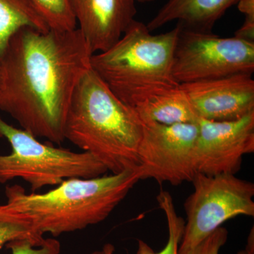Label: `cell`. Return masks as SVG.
<instances>
[{
	"instance_id": "1",
	"label": "cell",
	"mask_w": 254,
	"mask_h": 254,
	"mask_svg": "<svg viewBox=\"0 0 254 254\" xmlns=\"http://www.w3.org/2000/svg\"><path fill=\"white\" fill-rule=\"evenodd\" d=\"M93 55L78 28L18 30L0 59V110L36 138L61 144L71 98Z\"/></svg>"
},
{
	"instance_id": "2",
	"label": "cell",
	"mask_w": 254,
	"mask_h": 254,
	"mask_svg": "<svg viewBox=\"0 0 254 254\" xmlns=\"http://www.w3.org/2000/svg\"><path fill=\"white\" fill-rule=\"evenodd\" d=\"M143 123L91 67L78 82L65 120L64 136L90 153L112 174L136 170Z\"/></svg>"
},
{
	"instance_id": "3",
	"label": "cell",
	"mask_w": 254,
	"mask_h": 254,
	"mask_svg": "<svg viewBox=\"0 0 254 254\" xmlns=\"http://www.w3.org/2000/svg\"><path fill=\"white\" fill-rule=\"evenodd\" d=\"M139 169L120 174L64 180L45 193H27L19 185L5 190L6 203L33 220L37 231L53 237L104 221L135 185Z\"/></svg>"
},
{
	"instance_id": "4",
	"label": "cell",
	"mask_w": 254,
	"mask_h": 254,
	"mask_svg": "<svg viewBox=\"0 0 254 254\" xmlns=\"http://www.w3.org/2000/svg\"><path fill=\"white\" fill-rule=\"evenodd\" d=\"M181 25L153 34L134 20L109 49L95 53L91 67L123 101L142 88L177 85L172 73L174 52Z\"/></svg>"
},
{
	"instance_id": "5",
	"label": "cell",
	"mask_w": 254,
	"mask_h": 254,
	"mask_svg": "<svg viewBox=\"0 0 254 254\" xmlns=\"http://www.w3.org/2000/svg\"><path fill=\"white\" fill-rule=\"evenodd\" d=\"M11 147L9 155H0V183L20 178L32 192L58 186L70 178H93L104 175L106 167L86 152L71 151L41 143L29 131L11 126L0 117V138Z\"/></svg>"
},
{
	"instance_id": "6",
	"label": "cell",
	"mask_w": 254,
	"mask_h": 254,
	"mask_svg": "<svg viewBox=\"0 0 254 254\" xmlns=\"http://www.w3.org/2000/svg\"><path fill=\"white\" fill-rule=\"evenodd\" d=\"M193 190L185 203L187 220L179 248L185 254L222 227L240 215L254 216V184L232 174L197 173Z\"/></svg>"
},
{
	"instance_id": "7",
	"label": "cell",
	"mask_w": 254,
	"mask_h": 254,
	"mask_svg": "<svg viewBox=\"0 0 254 254\" xmlns=\"http://www.w3.org/2000/svg\"><path fill=\"white\" fill-rule=\"evenodd\" d=\"M254 71V43L193 31L181 25L172 68L179 84Z\"/></svg>"
},
{
	"instance_id": "8",
	"label": "cell",
	"mask_w": 254,
	"mask_h": 254,
	"mask_svg": "<svg viewBox=\"0 0 254 254\" xmlns=\"http://www.w3.org/2000/svg\"><path fill=\"white\" fill-rule=\"evenodd\" d=\"M143 125L138 150L141 180L153 179L174 186L191 182L197 173V123Z\"/></svg>"
},
{
	"instance_id": "9",
	"label": "cell",
	"mask_w": 254,
	"mask_h": 254,
	"mask_svg": "<svg viewBox=\"0 0 254 254\" xmlns=\"http://www.w3.org/2000/svg\"><path fill=\"white\" fill-rule=\"evenodd\" d=\"M195 146L197 173L235 174L243 157L254 153V112L235 121L198 119Z\"/></svg>"
},
{
	"instance_id": "10",
	"label": "cell",
	"mask_w": 254,
	"mask_h": 254,
	"mask_svg": "<svg viewBox=\"0 0 254 254\" xmlns=\"http://www.w3.org/2000/svg\"><path fill=\"white\" fill-rule=\"evenodd\" d=\"M198 119L235 121L254 112V80L250 73L182 83Z\"/></svg>"
},
{
	"instance_id": "11",
	"label": "cell",
	"mask_w": 254,
	"mask_h": 254,
	"mask_svg": "<svg viewBox=\"0 0 254 254\" xmlns=\"http://www.w3.org/2000/svg\"><path fill=\"white\" fill-rule=\"evenodd\" d=\"M78 29L93 54L109 49L135 20V0H71Z\"/></svg>"
},
{
	"instance_id": "12",
	"label": "cell",
	"mask_w": 254,
	"mask_h": 254,
	"mask_svg": "<svg viewBox=\"0 0 254 254\" xmlns=\"http://www.w3.org/2000/svg\"><path fill=\"white\" fill-rule=\"evenodd\" d=\"M123 102L135 110L143 123L172 125L196 123L198 120L180 84L142 88Z\"/></svg>"
},
{
	"instance_id": "13",
	"label": "cell",
	"mask_w": 254,
	"mask_h": 254,
	"mask_svg": "<svg viewBox=\"0 0 254 254\" xmlns=\"http://www.w3.org/2000/svg\"><path fill=\"white\" fill-rule=\"evenodd\" d=\"M239 0H168L147 23L150 31L177 21L193 31L212 32L214 25Z\"/></svg>"
},
{
	"instance_id": "14",
	"label": "cell",
	"mask_w": 254,
	"mask_h": 254,
	"mask_svg": "<svg viewBox=\"0 0 254 254\" xmlns=\"http://www.w3.org/2000/svg\"><path fill=\"white\" fill-rule=\"evenodd\" d=\"M24 27L50 29L28 0H0V59L10 38Z\"/></svg>"
},
{
	"instance_id": "15",
	"label": "cell",
	"mask_w": 254,
	"mask_h": 254,
	"mask_svg": "<svg viewBox=\"0 0 254 254\" xmlns=\"http://www.w3.org/2000/svg\"><path fill=\"white\" fill-rule=\"evenodd\" d=\"M157 200L168 222V242L163 250L155 253L145 242L138 240L136 254H179V248L185 230V221L182 217L177 215L173 197L168 191L160 190L157 195ZM103 251L105 254L115 253V248L110 244L105 245Z\"/></svg>"
},
{
	"instance_id": "16",
	"label": "cell",
	"mask_w": 254,
	"mask_h": 254,
	"mask_svg": "<svg viewBox=\"0 0 254 254\" xmlns=\"http://www.w3.org/2000/svg\"><path fill=\"white\" fill-rule=\"evenodd\" d=\"M21 239L32 240L38 247L48 245L51 240L37 231L27 215L7 203L0 205V250L11 241Z\"/></svg>"
},
{
	"instance_id": "17",
	"label": "cell",
	"mask_w": 254,
	"mask_h": 254,
	"mask_svg": "<svg viewBox=\"0 0 254 254\" xmlns=\"http://www.w3.org/2000/svg\"><path fill=\"white\" fill-rule=\"evenodd\" d=\"M48 28L55 31H71L77 28L71 0H28Z\"/></svg>"
},
{
	"instance_id": "18",
	"label": "cell",
	"mask_w": 254,
	"mask_h": 254,
	"mask_svg": "<svg viewBox=\"0 0 254 254\" xmlns=\"http://www.w3.org/2000/svg\"><path fill=\"white\" fill-rule=\"evenodd\" d=\"M11 254H60V244L58 240L51 239L48 245L39 247L32 240L21 239L11 241L6 245Z\"/></svg>"
},
{
	"instance_id": "19",
	"label": "cell",
	"mask_w": 254,
	"mask_h": 254,
	"mask_svg": "<svg viewBox=\"0 0 254 254\" xmlns=\"http://www.w3.org/2000/svg\"><path fill=\"white\" fill-rule=\"evenodd\" d=\"M228 234L226 228L219 227L185 254H220L228 240Z\"/></svg>"
},
{
	"instance_id": "20",
	"label": "cell",
	"mask_w": 254,
	"mask_h": 254,
	"mask_svg": "<svg viewBox=\"0 0 254 254\" xmlns=\"http://www.w3.org/2000/svg\"><path fill=\"white\" fill-rule=\"evenodd\" d=\"M235 37L254 43V18H245L243 25L235 32Z\"/></svg>"
},
{
	"instance_id": "21",
	"label": "cell",
	"mask_w": 254,
	"mask_h": 254,
	"mask_svg": "<svg viewBox=\"0 0 254 254\" xmlns=\"http://www.w3.org/2000/svg\"><path fill=\"white\" fill-rule=\"evenodd\" d=\"M237 8L245 18H254V0H239Z\"/></svg>"
},
{
	"instance_id": "22",
	"label": "cell",
	"mask_w": 254,
	"mask_h": 254,
	"mask_svg": "<svg viewBox=\"0 0 254 254\" xmlns=\"http://www.w3.org/2000/svg\"><path fill=\"white\" fill-rule=\"evenodd\" d=\"M237 254H254V227L252 230L247 237V245L245 249L239 251Z\"/></svg>"
},
{
	"instance_id": "23",
	"label": "cell",
	"mask_w": 254,
	"mask_h": 254,
	"mask_svg": "<svg viewBox=\"0 0 254 254\" xmlns=\"http://www.w3.org/2000/svg\"><path fill=\"white\" fill-rule=\"evenodd\" d=\"M136 1L139 2H150V1H156V0H135Z\"/></svg>"
},
{
	"instance_id": "24",
	"label": "cell",
	"mask_w": 254,
	"mask_h": 254,
	"mask_svg": "<svg viewBox=\"0 0 254 254\" xmlns=\"http://www.w3.org/2000/svg\"><path fill=\"white\" fill-rule=\"evenodd\" d=\"M91 254H105L103 251H96V252H93Z\"/></svg>"
},
{
	"instance_id": "25",
	"label": "cell",
	"mask_w": 254,
	"mask_h": 254,
	"mask_svg": "<svg viewBox=\"0 0 254 254\" xmlns=\"http://www.w3.org/2000/svg\"><path fill=\"white\" fill-rule=\"evenodd\" d=\"M1 66H0V85H1Z\"/></svg>"
}]
</instances>
